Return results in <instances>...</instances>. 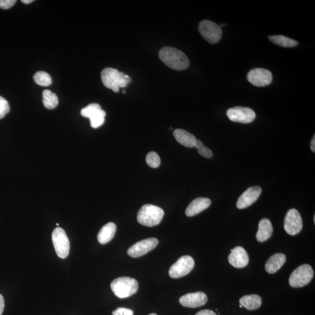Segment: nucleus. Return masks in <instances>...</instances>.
<instances>
[{
  "instance_id": "12",
  "label": "nucleus",
  "mask_w": 315,
  "mask_h": 315,
  "mask_svg": "<svg viewBox=\"0 0 315 315\" xmlns=\"http://www.w3.org/2000/svg\"><path fill=\"white\" fill-rule=\"evenodd\" d=\"M158 243V240L155 238L144 239L130 247L127 251V254L132 257H141L155 249Z\"/></svg>"
},
{
  "instance_id": "30",
  "label": "nucleus",
  "mask_w": 315,
  "mask_h": 315,
  "mask_svg": "<svg viewBox=\"0 0 315 315\" xmlns=\"http://www.w3.org/2000/svg\"><path fill=\"white\" fill-rule=\"evenodd\" d=\"M134 312L130 309L125 308H118L113 312L112 315H133Z\"/></svg>"
},
{
  "instance_id": "20",
  "label": "nucleus",
  "mask_w": 315,
  "mask_h": 315,
  "mask_svg": "<svg viewBox=\"0 0 315 315\" xmlns=\"http://www.w3.org/2000/svg\"><path fill=\"white\" fill-rule=\"evenodd\" d=\"M117 227L113 223H109L100 230L98 234V241L101 244H106L114 238Z\"/></svg>"
},
{
  "instance_id": "36",
  "label": "nucleus",
  "mask_w": 315,
  "mask_h": 315,
  "mask_svg": "<svg viewBox=\"0 0 315 315\" xmlns=\"http://www.w3.org/2000/svg\"><path fill=\"white\" fill-rule=\"evenodd\" d=\"M157 315V314H150V315Z\"/></svg>"
},
{
  "instance_id": "22",
  "label": "nucleus",
  "mask_w": 315,
  "mask_h": 315,
  "mask_svg": "<svg viewBox=\"0 0 315 315\" xmlns=\"http://www.w3.org/2000/svg\"><path fill=\"white\" fill-rule=\"evenodd\" d=\"M269 39L272 43L284 47H293L298 45L297 41L283 35L269 36Z\"/></svg>"
},
{
  "instance_id": "34",
  "label": "nucleus",
  "mask_w": 315,
  "mask_h": 315,
  "mask_svg": "<svg viewBox=\"0 0 315 315\" xmlns=\"http://www.w3.org/2000/svg\"><path fill=\"white\" fill-rule=\"evenodd\" d=\"M311 148L312 151H313L314 153L315 152V135H314V137L313 139H312V140L311 141Z\"/></svg>"
},
{
  "instance_id": "8",
  "label": "nucleus",
  "mask_w": 315,
  "mask_h": 315,
  "mask_svg": "<svg viewBox=\"0 0 315 315\" xmlns=\"http://www.w3.org/2000/svg\"><path fill=\"white\" fill-rule=\"evenodd\" d=\"M195 267V261L190 256L180 257L177 262L172 265L169 270V275L171 278H179L185 276Z\"/></svg>"
},
{
  "instance_id": "3",
  "label": "nucleus",
  "mask_w": 315,
  "mask_h": 315,
  "mask_svg": "<svg viewBox=\"0 0 315 315\" xmlns=\"http://www.w3.org/2000/svg\"><path fill=\"white\" fill-rule=\"evenodd\" d=\"M164 216L161 208L152 204H145L139 210L137 221L142 225L152 227L159 225Z\"/></svg>"
},
{
  "instance_id": "29",
  "label": "nucleus",
  "mask_w": 315,
  "mask_h": 315,
  "mask_svg": "<svg viewBox=\"0 0 315 315\" xmlns=\"http://www.w3.org/2000/svg\"><path fill=\"white\" fill-rule=\"evenodd\" d=\"M10 111V105L5 98L0 96V119L4 118Z\"/></svg>"
},
{
  "instance_id": "10",
  "label": "nucleus",
  "mask_w": 315,
  "mask_h": 315,
  "mask_svg": "<svg viewBox=\"0 0 315 315\" xmlns=\"http://www.w3.org/2000/svg\"><path fill=\"white\" fill-rule=\"evenodd\" d=\"M284 226L285 231L290 235H295L301 231L302 220L301 215L296 209L292 208L287 212L285 217Z\"/></svg>"
},
{
  "instance_id": "25",
  "label": "nucleus",
  "mask_w": 315,
  "mask_h": 315,
  "mask_svg": "<svg viewBox=\"0 0 315 315\" xmlns=\"http://www.w3.org/2000/svg\"><path fill=\"white\" fill-rule=\"evenodd\" d=\"M106 112L101 110L96 112L95 113L90 117V126L93 129H97L101 127L105 122Z\"/></svg>"
},
{
  "instance_id": "27",
  "label": "nucleus",
  "mask_w": 315,
  "mask_h": 315,
  "mask_svg": "<svg viewBox=\"0 0 315 315\" xmlns=\"http://www.w3.org/2000/svg\"><path fill=\"white\" fill-rule=\"evenodd\" d=\"M146 162L148 166L151 168H157L159 167L160 164V157L155 152H150L146 157Z\"/></svg>"
},
{
  "instance_id": "6",
  "label": "nucleus",
  "mask_w": 315,
  "mask_h": 315,
  "mask_svg": "<svg viewBox=\"0 0 315 315\" xmlns=\"http://www.w3.org/2000/svg\"><path fill=\"white\" fill-rule=\"evenodd\" d=\"M52 241L57 255L61 259L66 258L69 254L70 244L65 230L60 227L54 229Z\"/></svg>"
},
{
  "instance_id": "19",
  "label": "nucleus",
  "mask_w": 315,
  "mask_h": 315,
  "mask_svg": "<svg viewBox=\"0 0 315 315\" xmlns=\"http://www.w3.org/2000/svg\"><path fill=\"white\" fill-rule=\"evenodd\" d=\"M273 229L271 221L268 219H262L259 223L258 231L256 233L257 241L263 242L271 237Z\"/></svg>"
},
{
  "instance_id": "17",
  "label": "nucleus",
  "mask_w": 315,
  "mask_h": 315,
  "mask_svg": "<svg viewBox=\"0 0 315 315\" xmlns=\"http://www.w3.org/2000/svg\"><path fill=\"white\" fill-rule=\"evenodd\" d=\"M286 261V256L283 253H275L268 259L265 269L270 274H274L282 268Z\"/></svg>"
},
{
  "instance_id": "40",
  "label": "nucleus",
  "mask_w": 315,
  "mask_h": 315,
  "mask_svg": "<svg viewBox=\"0 0 315 315\" xmlns=\"http://www.w3.org/2000/svg\"><path fill=\"white\" fill-rule=\"evenodd\" d=\"M172 130V127H170V130Z\"/></svg>"
},
{
  "instance_id": "33",
  "label": "nucleus",
  "mask_w": 315,
  "mask_h": 315,
  "mask_svg": "<svg viewBox=\"0 0 315 315\" xmlns=\"http://www.w3.org/2000/svg\"><path fill=\"white\" fill-rule=\"evenodd\" d=\"M4 299L1 293H0V315H2L3 312H4Z\"/></svg>"
},
{
  "instance_id": "4",
  "label": "nucleus",
  "mask_w": 315,
  "mask_h": 315,
  "mask_svg": "<svg viewBox=\"0 0 315 315\" xmlns=\"http://www.w3.org/2000/svg\"><path fill=\"white\" fill-rule=\"evenodd\" d=\"M114 295L119 298H126L137 292V281L131 277H122L116 278L111 284Z\"/></svg>"
},
{
  "instance_id": "23",
  "label": "nucleus",
  "mask_w": 315,
  "mask_h": 315,
  "mask_svg": "<svg viewBox=\"0 0 315 315\" xmlns=\"http://www.w3.org/2000/svg\"><path fill=\"white\" fill-rule=\"evenodd\" d=\"M44 107L48 110H53L59 104V99L55 93L50 90H45L42 93Z\"/></svg>"
},
{
  "instance_id": "1",
  "label": "nucleus",
  "mask_w": 315,
  "mask_h": 315,
  "mask_svg": "<svg viewBox=\"0 0 315 315\" xmlns=\"http://www.w3.org/2000/svg\"><path fill=\"white\" fill-rule=\"evenodd\" d=\"M160 60L175 70H183L189 66L188 57L183 51L172 47H164L159 51Z\"/></svg>"
},
{
  "instance_id": "28",
  "label": "nucleus",
  "mask_w": 315,
  "mask_h": 315,
  "mask_svg": "<svg viewBox=\"0 0 315 315\" xmlns=\"http://www.w3.org/2000/svg\"><path fill=\"white\" fill-rule=\"evenodd\" d=\"M195 147L198 150V153L202 157L207 158H210L213 156L212 151L207 147L204 146L201 140H196Z\"/></svg>"
},
{
  "instance_id": "2",
  "label": "nucleus",
  "mask_w": 315,
  "mask_h": 315,
  "mask_svg": "<svg viewBox=\"0 0 315 315\" xmlns=\"http://www.w3.org/2000/svg\"><path fill=\"white\" fill-rule=\"evenodd\" d=\"M101 80L105 87L114 92H119L120 88L127 87L131 78L129 75L113 68H105L101 72Z\"/></svg>"
},
{
  "instance_id": "38",
  "label": "nucleus",
  "mask_w": 315,
  "mask_h": 315,
  "mask_svg": "<svg viewBox=\"0 0 315 315\" xmlns=\"http://www.w3.org/2000/svg\"><path fill=\"white\" fill-rule=\"evenodd\" d=\"M123 93H126V91H125V90H123Z\"/></svg>"
},
{
  "instance_id": "35",
  "label": "nucleus",
  "mask_w": 315,
  "mask_h": 315,
  "mask_svg": "<svg viewBox=\"0 0 315 315\" xmlns=\"http://www.w3.org/2000/svg\"><path fill=\"white\" fill-rule=\"evenodd\" d=\"M33 1H34L33 0H22V1H21V2L23 3V4H31V3Z\"/></svg>"
},
{
  "instance_id": "31",
  "label": "nucleus",
  "mask_w": 315,
  "mask_h": 315,
  "mask_svg": "<svg viewBox=\"0 0 315 315\" xmlns=\"http://www.w3.org/2000/svg\"><path fill=\"white\" fill-rule=\"evenodd\" d=\"M16 2V0H0V8L8 10L13 7Z\"/></svg>"
},
{
  "instance_id": "15",
  "label": "nucleus",
  "mask_w": 315,
  "mask_h": 315,
  "mask_svg": "<svg viewBox=\"0 0 315 315\" xmlns=\"http://www.w3.org/2000/svg\"><path fill=\"white\" fill-rule=\"evenodd\" d=\"M231 251V253L228 256V261L230 264L236 268L240 269L246 267L249 263V258L244 248L241 247H236Z\"/></svg>"
},
{
  "instance_id": "14",
  "label": "nucleus",
  "mask_w": 315,
  "mask_h": 315,
  "mask_svg": "<svg viewBox=\"0 0 315 315\" xmlns=\"http://www.w3.org/2000/svg\"><path fill=\"white\" fill-rule=\"evenodd\" d=\"M208 301L207 295L202 292L187 293L181 296L180 304L183 307L195 308L202 307Z\"/></svg>"
},
{
  "instance_id": "18",
  "label": "nucleus",
  "mask_w": 315,
  "mask_h": 315,
  "mask_svg": "<svg viewBox=\"0 0 315 315\" xmlns=\"http://www.w3.org/2000/svg\"><path fill=\"white\" fill-rule=\"evenodd\" d=\"M174 137L179 143L188 148L195 147L197 140L195 136L183 129L175 130L173 133Z\"/></svg>"
},
{
  "instance_id": "7",
  "label": "nucleus",
  "mask_w": 315,
  "mask_h": 315,
  "mask_svg": "<svg viewBox=\"0 0 315 315\" xmlns=\"http://www.w3.org/2000/svg\"><path fill=\"white\" fill-rule=\"evenodd\" d=\"M199 31L206 41L211 44L218 43L222 36L221 27L213 21L203 20L199 25Z\"/></svg>"
},
{
  "instance_id": "9",
  "label": "nucleus",
  "mask_w": 315,
  "mask_h": 315,
  "mask_svg": "<svg viewBox=\"0 0 315 315\" xmlns=\"http://www.w3.org/2000/svg\"><path fill=\"white\" fill-rule=\"evenodd\" d=\"M226 115L232 122L244 124L252 122L256 118L255 112L252 109L246 107L230 108L227 111Z\"/></svg>"
},
{
  "instance_id": "39",
  "label": "nucleus",
  "mask_w": 315,
  "mask_h": 315,
  "mask_svg": "<svg viewBox=\"0 0 315 315\" xmlns=\"http://www.w3.org/2000/svg\"><path fill=\"white\" fill-rule=\"evenodd\" d=\"M56 225H57V226H59V224H56Z\"/></svg>"
},
{
  "instance_id": "5",
  "label": "nucleus",
  "mask_w": 315,
  "mask_h": 315,
  "mask_svg": "<svg viewBox=\"0 0 315 315\" xmlns=\"http://www.w3.org/2000/svg\"><path fill=\"white\" fill-rule=\"evenodd\" d=\"M314 272L310 265L299 266L293 270L289 278V283L293 288H301L307 286L314 277Z\"/></svg>"
},
{
  "instance_id": "11",
  "label": "nucleus",
  "mask_w": 315,
  "mask_h": 315,
  "mask_svg": "<svg viewBox=\"0 0 315 315\" xmlns=\"http://www.w3.org/2000/svg\"><path fill=\"white\" fill-rule=\"evenodd\" d=\"M272 74L267 69L256 68L250 70L247 75V79L250 84L257 87H264L271 83Z\"/></svg>"
},
{
  "instance_id": "16",
  "label": "nucleus",
  "mask_w": 315,
  "mask_h": 315,
  "mask_svg": "<svg viewBox=\"0 0 315 315\" xmlns=\"http://www.w3.org/2000/svg\"><path fill=\"white\" fill-rule=\"evenodd\" d=\"M211 200L205 198H197L190 202L185 213L187 217H193L210 207Z\"/></svg>"
},
{
  "instance_id": "13",
  "label": "nucleus",
  "mask_w": 315,
  "mask_h": 315,
  "mask_svg": "<svg viewBox=\"0 0 315 315\" xmlns=\"http://www.w3.org/2000/svg\"><path fill=\"white\" fill-rule=\"evenodd\" d=\"M262 189L258 186L249 187L239 197L236 206L239 209H244L252 205L261 195Z\"/></svg>"
},
{
  "instance_id": "21",
  "label": "nucleus",
  "mask_w": 315,
  "mask_h": 315,
  "mask_svg": "<svg viewBox=\"0 0 315 315\" xmlns=\"http://www.w3.org/2000/svg\"><path fill=\"white\" fill-rule=\"evenodd\" d=\"M239 303L242 307L247 309L248 310L253 311L261 307L262 299L258 295H248L242 297L239 300Z\"/></svg>"
},
{
  "instance_id": "32",
  "label": "nucleus",
  "mask_w": 315,
  "mask_h": 315,
  "mask_svg": "<svg viewBox=\"0 0 315 315\" xmlns=\"http://www.w3.org/2000/svg\"><path fill=\"white\" fill-rule=\"evenodd\" d=\"M196 315H217L214 311L209 310H204L199 312Z\"/></svg>"
},
{
  "instance_id": "26",
  "label": "nucleus",
  "mask_w": 315,
  "mask_h": 315,
  "mask_svg": "<svg viewBox=\"0 0 315 315\" xmlns=\"http://www.w3.org/2000/svg\"><path fill=\"white\" fill-rule=\"evenodd\" d=\"M101 106L98 104H90L81 110V114L82 116L89 118L90 119V117L92 114L95 113L96 112L101 110Z\"/></svg>"
},
{
  "instance_id": "37",
  "label": "nucleus",
  "mask_w": 315,
  "mask_h": 315,
  "mask_svg": "<svg viewBox=\"0 0 315 315\" xmlns=\"http://www.w3.org/2000/svg\"><path fill=\"white\" fill-rule=\"evenodd\" d=\"M239 307H240V308H242V307H242V306L241 305H239Z\"/></svg>"
},
{
  "instance_id": "24",
  "label": "nucleus",
  "mask_w": 315,
  "mask_h": 315,
  "mask_svg": "<svg viewBox=\"0 0 315 315\" xmlns=\"http://www.w3.org/2000/svg\"><path fill=\"white\" fill-rule=\"evenodd\" d=\"M33 80L36 84L42 87L49 86L52 83L50 75L44 71L36 72L33 76Z\"/></svg>"
}]
</instances>
